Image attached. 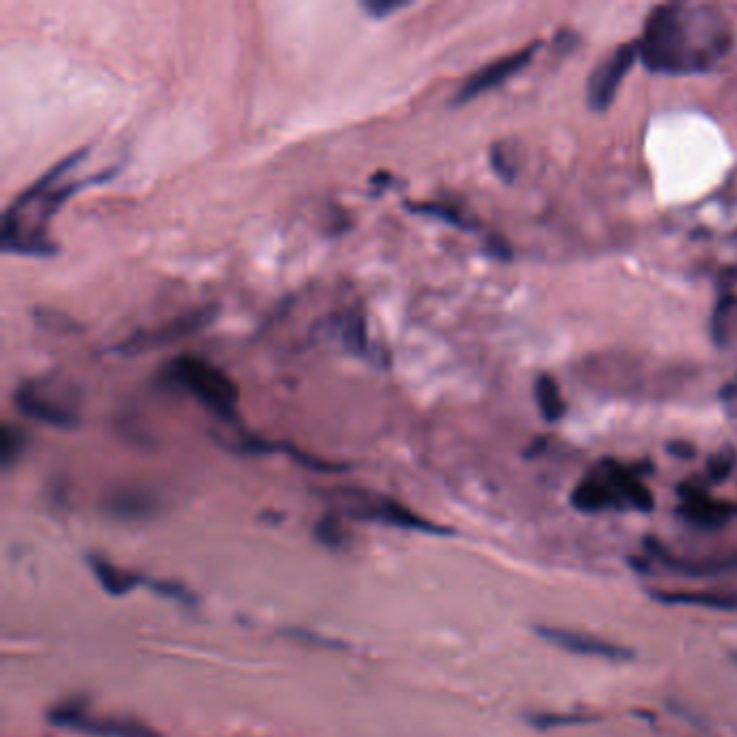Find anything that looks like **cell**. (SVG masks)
<instances>
[{
	"mask_svg": "<svg viewBox=\"0 0 737 737\" xmlns=\"http://www.w3.org/2000/svg\"><path fill=\"white\" fill-rule=\"evenodd\" d=\"M640 59L655 74H699L727 55L731 33L720 13L705 7L662 5L651 11Z\"/></svg>",
	"mask_w": 737,
	"mask_h": 737,
	"instance_id": "obj_1",
	"label": "cell"
},
{
	"mask_svg": "<svg viewBox=\"0 0 737 737\" xmlns=\"http://www.w3.org/2000/svg\"><path fill=\"white\" fill-rule=\"evenodd\" d=\"M163 379L171 387L191 394L201 407L217 415L225 424L238 422L240 390L225 370L197 355L173 357L163 370Z\"/></svg>",
	"mask_w": 737,
	"mask_h": 737,
	"instance_id": "obj_2",
	"label": "cell"
},
{
	"mask_svg": "<svg viewBox=\"0 0 737 737\" xmlns=\"http://www.w3.org/2000/svg\"><path fill=\"white\" fill-rule=\"evenodd\" d=\"M13 405L26 418L39 424L72 431L80 424L83 394L74 381L48 374V377H35L20 383L18 390L13 392Z\"/></svg>",
	"mask_w": 737,
	"mask_h": 737,
	"instance_id": "obj_3",
	"label": "cell"
},
{
	"mask_svg": "<svg viewBox=\"0 0 737 737\" xmlns=\"http://www.w3.org/2000/svg\"><path fill=\"white\" fill-rule=\"evenodd\" d=\"M340 506L348 515H353L357 519H368V521H377V524H385V526H394V528H402V530H415V532H428V534H444L446 530L439 528L431 521L415 515L413 511H409L407 506H402L390 498H383V495H374L368 491H355V489H340L335 493Z\"/></svg>",
	"mask_w": 737,
	"mask_h": 737,
	"instance_id": "obj_4",
	"label": "cell"
},
{
	"mask_svg": "<svg viewBox=\"0 0 737 737\" xmlns=\"http://www.w3.org/2000/svg\"><path fill=\"white\" fill-rule=\"evenodd\" d=\"M214 316H217V305L197 307V310L176 316L154 329L132 333L128 340H124L115 348V351L122 355H143L154 351V348H165L173 342H180L184 338H189V335L199 333L201 329H206L214 320Z\"/></svg>",
	"mask_w": 737,
	"mask_h": 737,
	"instance_id": "obj_5",
	"label": "cell"
},
{
	"mask_svg": "<svg viewBox=\"0 0 737 737\" xmlns=\"http://www.w3.org/2000/svg\"><path fill=\"white\" fill-rule=\"evenodd\" d=\"M50 722L57 727L74 729L93 737H160L143 722L126 718H100L93 716L85 703H63L50 712Z\"/></svg>",
	"mask_w": 737,
	"mask_h": 737,
	"instance_id": "obj_6",
	"label": "cell"
},
{
	"mask_svg": "<svg viewBox=\"0 0 737 737\" xmlns=\"http://www.w3.org/2000/svg\"><path fill=\"white\" fill-rule=\"evenodd\" d=\"M638 57L640 44L629 42L612 50L606 59L595 65V70L588 76L586 83V102L593 111L610 109V104L616 98V91H619L623 78L627 76L629 70H632V65Z\"/></svg>",
	"mask_w": 737,
	"mask_h": 737,
	"instance_id": "obj_7",
	"label": "cell"
},
{
	"mask_svg": "<svg viewBox=\"0 0 737 737\" xmlns=\"http://www.w3.org/2000/svg\"><path fill=\"white\" fill-rule=\"evenodd\" d=\"M539 48H541V42H532L530 46L513 52V55H506L498 61L480 67L476 74L469 76L465 83L459 87L457 96H454L452 102L454 104H467V102L480 98L482 93L500 87L502 83H506L508 78L519 74L526 65H530L532 59L536 57V52H539Z\"/></svg>",
	"mask_w": 737,
	"mask_h": 737,
	"instance_id": "obj_8",
	"label": "cell"
},
{
	"mask_svg": "<svg viewBox=\"0 0 737 737\" xmlns=\"http://www.w3.org/2000/svg\"><path fill=\"white\" fill-rule=\"evenodd\" d=\"M536 632H539V636L547 640L549 645H554L567 653L584 655V658H599V660H614V662L632 658V653H629L625 647L612 645V642L595 638V636L573 632V629L539 627Z\"/></svg>",
	"mask_w": 737,
	"mask_h": 737,
	"instance_id": "obj_9",
	"label": "cell"
},
{
	"mask_svg": "<svg viewBox=\"0 0 737 737\" xmlns=\"http://www.w3.org/2000/svg\"><path fill=\"white\" fill-rule=\"evenodd\" d=\"M679 515L696 528H718L735 515V506L722 500H714L699 485H681Z\"/></svg>",
	"mask_w": 737,
	"mask_h": 737,
	"instance_id": "obj_10",
	"label": "cell"
},
{
	"mask_svg": "<svg viewBox=\"0 0 737 737\" xmlns=\"http://www.w3.org/2000/svg\"><path fill=\"white\" fill-rule=\"evenodd\" d=\"M571 504L582 513H599L606 511V508L623 506V500L610 485V480L601 472H595L575 485L571 493Z\"/></svg>",
	"mask_w": 737,
	"mask_h": 737,
	"instance_id": "obj_11",
	"label": "cell"
},
{
	"mask_svg": "<svg viewBox=\"0 0 737 737\" xmlns=\"http://www.w3.org/2000/svg\"><path fill=\"white\" fill-rule=\"evenodd\" d=\"M599 472L610 480V485L621 495L623 504H632L638 511H651L653 495L642 485L640 478L634 474V469H627L614 461H603L599 465Z\"/></svg>",
	"mask_w": 737,
	"mask_h": 737,
	"instance_id": "obj_12",
	"label": "cell"
},
{
	"mask_svg": "<svg viewBox=\"0 0 737 737\" xmlns=\"http://www.w3.org/2000/svg\"><path fill=\"white\" fill-rule=\"evenodd\" d=\"M106 513L117 519H145L156 513L158 500L143 487H119L106 498Z\"/></svg>",
	"mask_w": 737,
	"mask_h": 737,
	"instance_id": "obj_13",
	"label": "cell"
},
{
	"mask_svg": "<svg viewBox=\"0 0 737 737\" xmlns=\"http://www.w3.org/2000/svg\"><path fill=\"white\" fill-rule=\"evenodd\" d=\"M653 599L668 606H696L709 610H737V595L716 591H653Z\"/></svg>",
	"mask_w": 737,
	"mask_h": 737,
	"instance_id": "obj_14",
	"label": "cell"
},
{
	"mask_svg": "<svg viewBox=\"0 0 737 737\" xmlns=\"http://www.w3.org/2000/svg\"><path fill=\"white\" fill-rule=\"evenodd\" d=\"M333 331L338 335V340L346 348L348 353L357 357H368L370 355V342H368V327H366V314L359 310H351L342 314L333 323Z\"/></svg>",
	"mask_w": 737,
	"mask_h": 737,
	"instance_id": "obj_15",
	"label": "cell"
},
{
	"mask_svg": "<svg viewBox=\"0 0 737 737\" xmlns=\"http://www.w3.org/2000/svg\"><path fill=\"white\" fill-rule=\"evenodd\" d=\"M89 562H91V571H93V575H96V580L100 582V586L109 595L122 597V595L130 593L132 588L139 584L137 575L126 571V569H119V567L111 565L109 560L98 558V556H91Z\"/></svg>",
	"mask_w": 737,
	"mask_h": 737,
	"instance_id": "obj_16",
	"label": "cell"
},
{
	"mask_svg": "<svg viewBox=\"0 0 737 737\" xmlns=\"http://www.w3.org/2000/svg\"><path fill=\"white\" fill-rule=\"evenodd\" d=\"M534 396H536V405H539L541 409L543 420L558 422L562 415H565L567 405H565V400H562L558 383L549 377V374H541V377L536 379Z\"/></svg>",
	"mask_w": 737,
	"mask_h": 737,
	"instance_id": "obj_17",
	"label": "cell"
},
{
	"mask_svg": "<svg viewBox=\"0 0 737 737\" xmlns=\"http://www.w3.org/2000/svg\"><path fill=\"white\" fill-rule=\"evenodd\" d=\"M670 562H673L677 571L688 573V575H716V573L737 571V554L701 558V560H670Z\"/></svg>",
	"mask_w": 737,
	"mask_h": 737,
	"instance_id": "obj_18",
	"label": "cell"
},
{
	"mask_svg": "<svg viewBox=\"0 0 737 737\" xmlns=\"http://www.w3.org/2000/svg\"><path fill=\"white\" fill-rule=\"evenodd\" d=\"M407 206L415 214H424V217L450 223L454 227H459V230H465V232L478 230V225H474L472 221L465 219L461 214V210L454 208V206H446V204H407Z\"/></svg>",
	"mask_w": 737,
	"mask_h": 737,
	"instance_id": "obj_19",
	"label": "cell"
},
{
	"mask_svg": "<svg viewBox=\"0 0 737 737\" xmlns=\"http://www.w3.org/2000/svg\"><path fill=\"white\" fill-rule=\"evenodd\" d=\"M24 446H26V435L22 428L5 422L3 431H0V461H3L5 469H9L20 459Z\"/></svg>",
	"mask_w": 737,
	"mask_h": 737,
	"instance_id": "obj_20",
	"label": "cell"
},
{
	"mask_svg": "<svg viewBox=\"0 0 737 737\" xmlns=\"http://www.w3.org/2000/svg\"><path fill=\"white\" fill-rule=\"evenodd\" d=\"M491 167L506 182H511L517 173V156L508 143H495L491 147Z\"/></svg>",
	"mask_w": 737,
	"mask_h": 737,
	"instance_id": "obj_21",
	"label": "cell"
},
{
	"mask_svg": "<svg viewBox=\"0 0 737 737\" xmlns=\"http://www.w3.org/2000/svg\"><path fill=\"white\" fill-rule=\"evenodd\" d=\"M316 536L318 541L327 547H342L346 543V530L340 524V519L335 517H323L316 524Z\"/></svg>",
	"mask_w": 737,
	"mask_h": 737,
	"instance_id": "obj_22",
	"label": "cell"
},
{
	"mask_svg": "<svg viewBox=\"0 0 737 737\" xmlns=\"http://www.w3.org/2000/svg\"><path fill=\"white\" fill-rule=\"evenodd\" d=\"M35 318L37 323L42 325L44 329L48 331H61V333H72V331H78V325L74 323L72 318H67L65 314L57 312V310H37L35 312Z\"/></svg>",
	"mask_w": 737,
	"mask_h": 737,
	"instance_id": "obj_23",
	"label": "cell"
},
{
	"mask_svg": "<svg viewBox=\"0 0 737 737\" xmlns=\"http://www.w3.org/2000/svg\"><path fill=\"white\" fill-rule=\"evenodd\" d=\"M409 5L411 3H402V0H366V3H361V9H364L374 20H385V18H390L392 13L407 9Z\"/></svg>",
	"mask_w": 737,
	"mask_h": 737,
	"instance_id": "obj_24",
	"label": "cell"
},
{
	"mask_svg": "<svg viewBox=\"0 0 737 737\" xmlns=\"http://www.w3.org/2000/svg\"><path fill=\"white\" fill-rule=\"evenodd\" d=\"M593 720V716H582V714H543L532 718V722L539 729H554L562 725H582V722Z\"/></svg>",
	"mask_w": 737,
	"mask_h": 737,
	"instance_id": "obj_25",
	"label": "cell"
},
{
	"mask_svg": "<svg viewBox=\"0 0 737 737\" xmlns=\"http://www.w3.org/2000/svg\"><path fill=\"white\" fill-rule=\"evenodd\" d=\"M154 591H158L163 597L167 599H173L178 603H193V595L186 591V588L182 584H176V582H156L152 584Z\"/></svg>",
	"mask_w": 737,
	"mask_h": 737,
	"instance_id": "obj_26",
	"label": "cell"
},
{
	"mask_svg": "<svg viewBox=\"0 0 737 737\" xmlns=\"http://www.w3.org/2000/svg\"><path fill=\"white\" fill-rule=\"evenodd\" d=\"M733 469V457L731 454H718L712 461H709V476L714 480H725Z\"/></svg>",
	"mask_w": 737,
	"mask_h": 737,
	"instance_id": "obj_27",
	"label": "cell"
}]
</instances>
